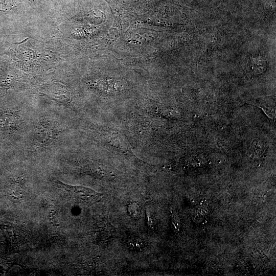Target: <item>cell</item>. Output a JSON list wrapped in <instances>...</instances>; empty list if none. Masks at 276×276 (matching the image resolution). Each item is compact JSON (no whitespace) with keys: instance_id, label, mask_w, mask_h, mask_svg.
<instances>
[{"instance_id":"obj_1","label":"cell","mask_w":276,"mask_h":276,"mask_svg":"<svg viewBox=\"0 0 276 276\" xmlns=\"http://www.w3.org/2000/svg\"><path fill=\"white\" fill-rule=\"evenodd\" d=\"M56 186L66 192L71 198L84 203H90L97 200L101 194L94 190L81 186H74L65 184L60 181H55Z\"/></svg>"},{"instance_id":"obj_2","label":"cell","mask_w":276,"mask_h":276,"mask_svg":"<svg viewBox=\"0 0 276 276\" xmlns=\"http://www.w3.org/2000/svg\"><path fill=\"white\" fill-rule=\"evenodd\" d=\"M127 244L131 249H133L135 251L142 250L144 247L142 240L136 236L129 238L128 240Z\"/></svg>"},{"instance_id":"obj_3","label":"cell","mask_w":276,"mask_h":276,"mask_svg":"<svg viewBox=\"0 0 276 276\" xmlns=\"http://www.w3.org/2000/svg\"><path fill=\"white\" fill-rule=\"evenodd\" d=\"M128 212L132 218H139L140 216V208L139 204L134 202L130 203L128 206Z\"/></svg>"},{"instance_id":"obj_4","label":"cell","mask_w":276,"mask_h":276,"mask_svg":"<svg viewBox=\"0 0 276 276\" xmlns=\"http://www.w3.org/2000/svg\"><path fill=\"white\" fill-rule=\"evenodd\" d=\"M14 5L13 0H0V11H5L11 9Z\"/></svg>"},{"instance_id":"obj_5","label":"cell","mask_w":276,"mask_h":276,"mask_svg":"<svg viewBox=\"0 0 276 276\" xmlns=\"http://www.w3.org/2000/svg\"><path fill=\"white\" fill-rule=\"evenodd\" d=\"M6 119H4V121L2 122V124L4 125L6 123L5 122H7V121L6 120ZM7 123L8 124H10L11 125H12V124H13L14 123H9V122H7Z\"/></svg>"}]
</instances>
